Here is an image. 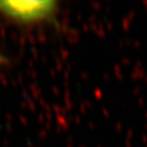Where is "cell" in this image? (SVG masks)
Instances as JSON below:
<instances>
[{"label": "cell", "instance_id": "1", "mask_svg": "<svg viewBox=\"0 0 147 147\" xmlns=\"http://www.w3.org/2000/svg\"><path fill=\"white\" fill-rule=\"evenodd\" d=\"M56 10L52 0H1L0 12L20 23H37L50 18Z\"/></svg>", "mask_w": 147, "mask_h": 147}]
</instances>
